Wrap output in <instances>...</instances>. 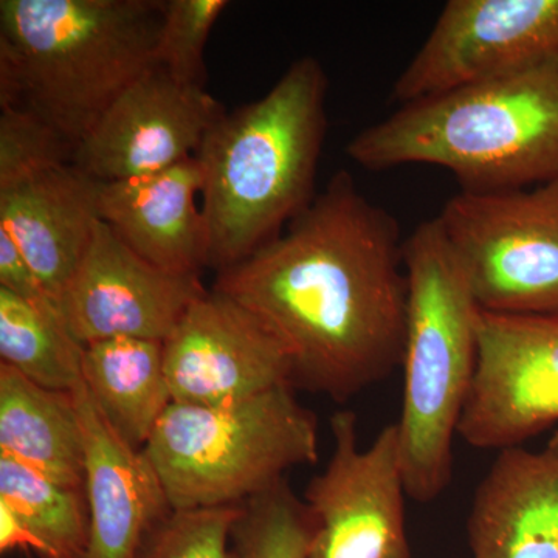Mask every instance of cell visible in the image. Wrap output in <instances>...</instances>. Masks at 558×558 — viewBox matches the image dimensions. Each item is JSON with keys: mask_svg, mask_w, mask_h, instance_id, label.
<instances>
[{"mask_svg": "<svg viewBox=\"0 0 558 558\" xmlns=\"http://www.w3.org/2000/svg\"><path fill=\"white\" fill-rule=\"evenodd\" d=\"M330 429L332 457L304 492L315 520L307 558H411L398 424L366 450L352 411L333 413Z\"/></svg>", "mask_w": 558, "mask_h": 558, "instance_id": "8", "label": "cell"}, {"mask_svg": "<svg viewBox=\"0 0 558 558\" xmlns=\"http://www.w3.org/2000/svg\"><path fill=\"white\" fill-rule=\"evenodd\" d=\"M436 218L481 311L558 314V180L495 193L459 191Z\"/></svg>", "mask_w": 558, "mask_h": 558, "instance_id": "7", "label": "cell"}, {"mask_svg": "<svg viewBox=\"0 0 558 558\" xmlns=\"http://www.w3.org/2000/svg\"><path fill=\"white\" fill-rule=\"evenodd\" d=\"M558 54V0H450L392 86V100H422L505 78Z\"/></svg>", "mask_w": 558, "mask_h": 558, "instance_id": "9", "label": "cell"}, {"mask_svg": "<svg viewBox=\"0 0 558 558\" xmlns=\"http://www.w3.org/2000/svg\"><path fill=\"white\" fill-rule=\"evenodd\" d=\"M0 288L44 311H60L7 231L0 230Z\"/></svg>", "mask_w": 558, "mask_h": 558, "instance_id": "26", "label": "cell"}, {"mask_svg": "<svg viewBox=\"0 0 558 558\" xmlns=\"http://www.w3.org/2000/svg\"><path fill=\"white\" fill-rule=\"evenodd\" d=\"M226 109L159 65L138 76L80 143L73 165L101 183L170 170L199 150Z\"/></svg>", "mask_w": 558, "mask_h": 558, "instance_id": "11", "label": "cell"}, {"mask_svg": "<svg viewBox=\"0 0 558 558\" xmlns=\"http://www.w3.org/2000/svg\"><path fill=\"white\" fill-rule=\"evenodd\" d=\"M211 289L277 333L293 388L347 402L402 366L409 278L399 223L348 171L278 238L216 274Z\"/></svg>", "mask_w": 558, "mask_h": 558, "instance_id": "1", "label": "cell"}, {"mask_svg": "<svg viewBox=\"0 0 558 558\" xmlns=\"http://www.w3.org/2000/svg\"><path fill=\"white\" fill-rule=\"evenodd\" d=\"M204 178L196 156L170 170L101 183V220L153 266L199 275L207 266V231L197 207Z\"/></svg>", "mask_w": 558, "mask_h": 558, "instance_id": "17", "label": "cell"}, {"mask_svg": "<svg viewBox=\"0 0 558 558\" xmlns=\"http://www.w3.org/2000/svg\"><path fill=\"white\" fill-rule=\"evenodd\" d=\"M227 0H165L163 20L156 47V65L172 78L205 87V47Z\"/></svg>", "mask_w": 558, "mask_h": 558, "instance_id": "23", "label": "cell"}, {"mask_svg": "<svg viewBox=\"0 0 558 558\" xmlns=\"http://www.w3.org/2000/svg\"><path fill=\"white\" fill-rule=\"evenodd\" d=\"M472 558H558V433L542 450H499L468 519Z\"/></svg>", "mask_w": 558, "mask_h": 558, "instance_id": "16", "label": "cell"}, {"mask_svg": "<svg viewBox=\"0 0 558 558\" xmlns=\"http://www.w3.org/2000/svg\"><path fill=\"white\" fill-rule=\"evenodd\" d=\"M75 149L43 121L14 109L0 116V185L28 172L73 161Z\"/></svg>", "mask_w": 558, "mask_h": 558, "instance_id": "25", "label": "cell"}, {"mask_svg": "<svg viewBox=\"0 0 558 558\" xmlns=\"http://www.w3.org/2000/svg\"><path fill=\"white\" fill-rule=\"evenodd\" d=\"M207 292L199 275L153 266L100 219L58 307L83 347L116 337L165 341Z\"/></svg>", "mask_w": 558, "mask_h": 558, "instance_id": "12", "label": "cell"}, {"mask_svg": "<svg viewBox=\"0 0 558 558\" xmlns=\"http://www.w3.org/2000/svg\"><path fill=\"white\" fill-rule=\"evenodd\" d=\"M368 171L433 165L461 191L495 193L558 180V54L505 78L407 102L348 143Z\"/></svg>", "mask_w": 558, "mask_h": 558, "instance_id": "3", "label": "cell"}, {"mask_svg": "<svg viewBox=\"0 0 558 558\" xmlns=\"http://www.w3.org/2000/svg\"><path fill=\"white\" fill-rule=\"evenodd\" d=\"M328 76L301 57L263 98L223 112L199 161L207 266H236L282 233L315 199L325 143Z\"/></svg>", "mask_w": 558, "mask_h": 558, "instance_id": "2", "label": "cell"}, {"mask_svg": "<svg viewBox=\"0 0 558 558\" xmlns=\"http://www.w3.org/2000/svg\"><path fill=\"white\" fill-rule=\"evenodd\" d=\"M409 278L398 424L407 495L435 501L453 475V440L478 365L481 307L438 218L403 241Z\"/></svg>", "mask_w": 558, "mask_h": 558, "instance_id": "5", "label": "cell"}, {"mask_svg": "<svg viewBox=\"0 0 558 558\" xmlns=\"http://www.w3.org/2000/svg\"><path fill=\"white\" fill-rule=\"evenodd\" d=\"M558 422V314L481 312L478 365L458 436L484 450L523 447Z\"/></svg>", "mask_w": 558, "mask_h": 558, "instance_id": "10", "label": "cell"}, {"mask_svg": "<svg viewBox=\"0 0 558 558\" xmlns=\"http://www.w3.org/2000/svg\"><path fill=\"white\" fill-rule=\"evenodd\" d=\"M0 501L46 548V558H86L90 520L86 494L0 454Z\"/></svg>", "mask_w": 558, "mask_h": 558, "instance_id": "21", "label": "cell"}, {"mask_svg": "<svg viewBox=\"0 0 558 558\" xmlns=\"http://www.w3.org/2000/svg\"><path fill=\"white\" fill-rule=\"evenodd\" d=\"M83 344L60 311H44L0 288V359L39 387L69 391L83 380Z\"/></svg>", "mask_w": 558, "mask_h": 558, "instance_id": "20", "label": "cell"}, {"mask_svg": "<svg viewBox=\"0 0 558 558\" xmlns=\"http://www.w3.org/2000/svg\"><path fill=\"white\" fill-rule=\"evenodd\" d=\"M73 395L84 435L86 558H138L149 532L172 510L167 494L145 451L121 438L83 380Z\"/></svg>", "mask_w": 558, "mask_h": 558, "instance_id": "14", "label": "cell"}, {"mask_svg": "<svg viewBox=\"0 0 558 558\" xmlns=\"http://www.w3.org/2000/svg\"><path fill=\"white\" fill-rule=\"evenodd\" d=\"M171 509L242 506L318 459V422L281 385L233 402H172L146 444Z\"/></svg>", "mask_w": 558, "mask_h": 558, "instance_id": "6", "label": "cell"}, {"mask_svg": "<svg viewBox=\"0 0 558 558\" xmlns=\"http://www.w3.org/2000/svg\"><path fill=\"white\" fill-rule=\"evenodd\" d=\"M0 454L84 490V435L73 391L39 387L0 363Z\"/></svg>", "mask_w": 558, "mask_h": 558, "instance_id": "18", "label": "cell"}, {"mask_svg": "<svg viewBox=\"0 0 558 558\" xmlns=\"http://www.w3.org/2000/svg\"><path fill=\"white\" fill-rule=\"evenodd\" d=\"M100 185L73 161L0 185V230L9 233L57 306L101 219Z\"/></svg>", "mask_w": 558, "mask_h": 558, "instance_id": "15", "label": "cell"}, {"mask_svg": "<svg viewBox=\"0 0 558 558\" xmlns=\"http://www.w3.org/2000/svg\"><path fill=\"white\" fill-rule=\"evenodd\" d=\"M242 506L172 509L149 532L138 558H236L231 532Z\"/></svg>", "mask_w": 558, "mask_h": 558, "instance_id": "24", "label": "cell"}, {"mask_svg": "<svg viewBox=\"0 0 558 558\" xmlns=\"http://www.w3.org/2000/svg\"><path fill=\"white\" fill-rule=\"evenodd\" d=\"M32 550L39 558H46V548L35 534L20 520V517L0 501V550L3 554L13 549Z\"/></svg>", "mask_w": 558, "mask_h": 558, "instance_id": "27", "label": "cell"}, {"mask_svg": "<svg viewBox=\"0 0 558 558\" xmlns=\"http://www.w3.org/2000/svg\"><path fill=\"white\" fill-rule=\"evenodd\" d=\"M83 381L102 416L134 449L143 450L172 403L165 341L116 337L86 344Z\"/></svg>", "mask_w": 558, "mask_h": 558, "instance_id": "19", "label": "cell"}, {"mask_svg": "<svg viewBox=\"0 0 558 558\" xmlns=\"http://www.w3.org/2000/svg\"><path fill=\"white\" fill-rule=\"evenodd\" d=\"M165 0H0V109L35 117L76 150L156 65Z\"/></svg>", "mask_w": 558, "mask_h": 558, "instance_id": "4", "label": "cell"}, {"mask_svg": "<svg viewBox=\"0 0 558 558\" xmlns=\"http://www.w3.org/2000/svg\"><path fill=\"white\" fill-rule=\"evenodd\" d=\"M315 520L288 481L242 505L231 532L236 558H307Z\"/></svg>", "mask_w": 558, "mask_h": 558, "instance_id": "22", "label": "cell"}, {"mask_svg": "<svg viewBox=\"0 0 558 558\" xmlns=\"http://www.w3.org/2000/svg\"><path fill=\"white\" fill-rule=\"evenodd\" d=\"M281 339L247 307L208 290L165 340L172 402L213 405L292 385Z\"/></svg>", "mask_w": 558, "mask_h": 558, "instance_id": "13", "label": "cell"}]
</instances>
